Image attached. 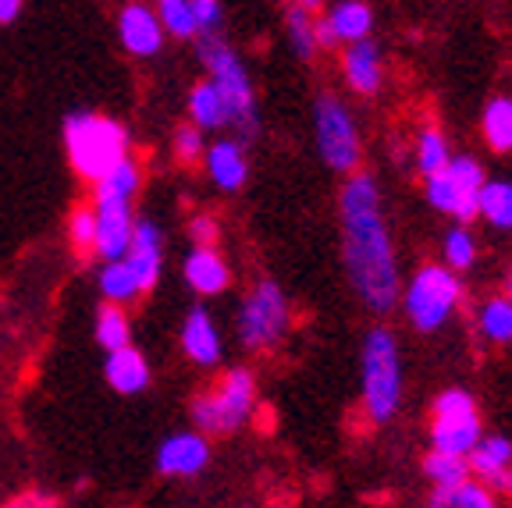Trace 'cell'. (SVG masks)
<instances>
[{
    "instance_id": "obj_1",
    "label": "cell",
    "mask_w": 512,
    "mask_h": 508,
    "mask_svg": "<svg viewBox=\"0 0 512 508\" xmlns=\"http://www.w3.org/2000/svg\"><path fill=\"white\" fill-rule=\"evenodd\" d=\"M338 217H342V260L352 292L374 313L395 310L402 295L399 260H395V242L384 221L381 189L374 175L356 171L345 178Z\"/></svg>"
},
{
    "instance_id": "obj_2",
    "label": "cell",
    "mask_w": 512,
    "mask_h": 508,
    "mask_svg": "<svg viewBox=\"0 0 512 508\" xmlns=\"http://www.w3.org/2000/svg\"><path fill=\"white\" fill-rule=\"evenodd\" d=\"M64 157L72 171L86 185H96L100 178L132 157V132L111 114H100L93 107H75L61 121Z\"/></svg>"
},
{
    "instance_id": "obj_3",
    "label": "cell",
    "mask_w": 512,
    "mask_h": 508,
    "mask_svg": "<svg viewBox=\"0 0 512 508\" xmlns=\"http://www.w3.org/2000/svg\"><path fill=\"white\" fill-rule=\"evenodd\" d=\"M200 64L207 72V82H214L224 107H228V118H232L235 132H239V143L253 139L260 132V107H256V89L253 79H249V68L235 54V47L228 40H221V36L200 40Z\"/></svg>"
},
{
    "instance_id": "obj_4",
    "label": "cell",
    "mask_w": 512,
    "mask_h": 508,
    "mask_svg": "<svg viewBox=\"0 0 512 508\" xmlns=\"http://www.w3.org/2000/svg\"><path fill=\"white\" fill-rule=\"evenodd\" d=\"M256 398H260L256 374L249 366H232V370L217 381L214 391H203V395L192 398V405H189L192 430L203 434L207 441L210 437L235 434V430L246 427V420L256 413Z\"/></svg>"
},
{
    "instance_id": "obj_5",
    "label": "cell",
    "mask_w": 512,
    "mask_h": 508,
    "mask_svg": "<svg viewBox=\"0 0 512 508\" xmlns=\"http://www.w3.org/2000/svg\"><path fill=\"white\" fill-rule=\"evenodd\" d=\"M402 402L399 345L388 327L367 331L363 342V409L374 423H388Z\"/></svg>"
},
{
    "instance_id": "obj_6",
    "label": "cell",
    "mask_w": 512,
    "mask_h": 508,
    "mask_svg": "<svg viewBox=\"0 0 512 508\" xmlns=\"http://www.w3.org/2000/svg\"><path fill=\"white\" fill-rule=\"evenodd\" d=\"M292 310H288V295L278 281L260 278L246 292L239 306V342L249 352H271L274 345L285 342Z\"/></svg>"
},
{
    "instance_id": "obj_7",
    "label": "cell",
    "mask_w": 512,
    "mask_h": 508,
    "mask_svg": "<svg viewBox=\"0 0 512 508\" xmlns=\"http://www.w3.org/2000/svg\"><path fill=\"white\" fill-rule=\"evenodd\" d=\"M459 299H463V281L445 263H427L416 270V278L406 288V317L420 334H434L445 327Z\"/></svg>"
},
{
    "instance_id": "obj_8",
    "label": "cell",
    "mask_w": 512,
    "mask_h": 508,
    "mask_svg": "<svg viewBox=\"0 0 512 508\" xmlns=\"http://www.w3.org/2000/svg\"><path fill=\"white\" fill-rule=\"evenodd\" d=\"M313 139H317L320 160L331 171L342 175H356L360 167V128L352 121L349 107L338 100L335 93H320L313 100Z\"/></svg>"
},
{
    "instance_id": "obj_9",
    "label": "cell",
    "mask_w": 512,
    "mask_h": 508,
    "mask_svg": "<svg viewBox=\"0 0 512 508\" xmlns=\"http://www.w3.org/2000/svg\"><path fill=\"white\" fill-rule=\"evenodd\" d=\"M480 413L470 391L448 388L434 398V423H431V452L466 459L480 445Z\"/></svg>"
},
{
    "instance_id": "obj_10",
    "label": "cell",
    "mask_w": 512,
    "mask_h": 508,
    "mask_svg": "<svg viewBox=\"0 0 512 508\" xmlns=\"http://www.w3.org/2000/svg\"><path fill=\"white\" fill-rule=\"evenodd\" d=\"M484 167L473 157H452L445 171H438L434 178H427V199L431 207L441 214H452L459 221H473L477 217V199L484 189Z\"/></svg>"
},
{
    "instance_id": "obj_11",
    "label": "cell",
    "mask_w": 512,
    "mask_h": 508,
    "mask_svg": "<svg viewBox=\"0 0 512 508\" xmlns=\"http://www.w3.org/2000/svg\"><path fill=\"white\" fill-rule=\"evenodd\" d=\"M114 32H118V43L128 57H139V61H150L164 50V29H160V18L153 11V4L143 0H132V4H121L118 15H114Z\"/></svg>"
},
{
    "instance_id": "obj_12",
    "label": "cell",
    "mask_w": 512,
    "mask_h": 508,
    "mask_svg": "<svg viewBox=\"0 0 512 508\" xmlns=\"http://www.w3.org/2000/svg\"><path fill=\"white\" fill-rule=\"evenodd\" d=\"M96 221V242L93 256H100V263L125 260L128 242H132V228H136V210L132 203L121 199H89Z\"/></svg>"
},
{
    "instance_id": "obj_13",
    "label": "cell",
    "mask_w": 512,
    "mask_h": 508,
    "mask_svg": "<svg viewBox=\"0 0 512 508\" xmlns=\"http://www.w3.org/2000/svg\"><path fill=\"white\" fill-rule=\"evenodd\" d=\"M153 462H157L160 477H200L203 469L210 466V441L203 434H196V430H178V434H168L160 441Z\"/></svg>"
},
{
    "instance_id": "obj_14",
    "label": "cell",
    "mask_w": 512,
    "mask_h": 508,
    "mask_svg": "<svg viewBox=\"0 0 512 508\" xmlns=\"http://www.w3.org/2000/svg\"><path fill=\"white\" fill-rule=\"evenodd\" d=\"M317 47H352V43L370 40L374 29V11L363 0H342L335 8H328L317 18Z\"/></svg>"
},
{
    "instance_id": "obj_15",
    "label": "cell",
    "mask_w": 512,
    "mask_h": 508,
    "mask_svg": "<svg viewBox=\"0 0 512 508\" xmlns=\"http://www.w3.org/2000/svg\"><path fill=\"white\" fill-rule=\"evenodd\" d=\"M128 270L136 274L143 295H150L157 288L160 274H164V231L150 217H136V228H132V242H128L125 253Z\"/></svg>"
},
{
    "instance_id": "obj_16",
    "label": "cell",
    "mask_w": 512,
    "mask_h": 508,
    "mask_svg": "<svg viewBox=\"0 0 512 508\" xmlns=\"http://www.w3.org/2000/svg\"><path fill=\"white\" fill-rule=\"evenodd\" d=\"M178 345H182L185 359L203 370L221 363L224 356V342H221V327H217L214 313L207 306H192L182 317V327H178Z\"/></svg>"
},
{
    "instance_id": "obj_17",
    "label": "cell",
    "mask_w": 512,
    "mask_h": 508,
    "mask_svg": "<svg viewBox=\"0 0 512 508\" xmlns=\"http://www.w3.org/2000/svg\"><path fill=\"white\" fill-rule=\"evenodd\" d=\"M203 167H207V178L221 192H239L249 182V157L246 143L239 139H214L203 153Z\"/></svg>"
},
{
    "instance_id": "obj_18",
    "label": "cell",
    "mask_w": 512,
    "mask_h": 508,
    "mask_svg": "<svg viewBox=\"0 0 512 508\" xmlns=\"http://www.w3.org/2000/svg\"><path fill=\"white\" fill-rule=\"evenodd\" d=\"M182 278L200 299H214L232 285V267L217 249H189L182 260Z\"/></svg>"
},
{
    "instance_id": "obj_19",
    "label": "cell",
    "mask_w": 512,
    "mask_h": 508,
    "mask_svg": "<svg viewBox=\"0 0 512 508\" xmlns=\"http://www.w3.org/2000/svg\"><path fill=\"white\" fill-rule=\"evenodd\" d=\"M104 377H107V384H111V391L132 398V395H143V391L150 388L153 370H150V359H146L136 345H128V349L107 352Z\"/></svg>"
},
{
    "instance_id": "obj_20",
    "label": "cell",
    "mask_w": 512,
    "mask_h": 508,
    "mask_svg": "<svg viewBox=\"0 0 512 508\" xmlns=\"http://www.w3.org/2000/svg\"><path fill=\"white\" fill-rule=\"evenodd\" d=\"M342 72L349 89L363 96H374L384 82V68H381V50H377L374 40L352 43V47L342 50Z\"/></svg>"
},
{
    "instance_id": "obj_21",
    "label": "cell",
    "mask_w": 512,
    "mask_h": 508,
    "mask_svg": "<svg viewBox=\"0 0 512 508\" xmlns=\"http://www.w3.org/2000/svg\"><path fill=\"white\" fill-rule=\"evenodd\" d=\"M466 466H470V473H477V477L484 480V487L488 484L505 487V480H509V473H512V441L502 434L480 437V445L466 455Z\"/></svg>"
},
{
    "instance_id": "obj_22",
    "label": "cell",
    "mask_w": 512,
    "mask_h": 508,
    "mask_svg": "<svg viewBox=\"0 0 512 508\" xmlns=\"http://www.w3.org/2000/svg\"><path fill=\"white\" fill-rule=\"evenodd\" d=\"M185 111H189V125L200 128L203 135L232 128V118H228V107H224L221 93H217L214 82H207V79H200L189 89V96H185Z\"/></svg>"
},
{
    "instance_id": "obj_23",
    "label": "cell",
    "mask_w": 512,
    "mask_h": 508,
    "mask_svg": "<svg viewBox=\"0 0 512 508\" xmlns=\"http://www.w3.org/2000/svg\"><path fill=\"white\" fill-rule=\"evenodd\" d=\"M317 11L320 4L317 0H296V4H285V36H288V47L299 61H313L317 57Z\"/></svg>"
},
{
    "instance_id": "obj_24",
    "label": "cell",
    "mask_w": 512,
    "mask_h": 508,
    "mask_svg": "<svg viewBox=\"0 0 512 508\" xmlns=\"http://www.w3.org/2000/svg\"><path fill=\"white\" fill-rule=\"evenodd\" d=\"M96 288H100V299H104L107 306H121V310H128V306H136V302L143 299V288H139L136 274L128 270L125 260L100 263V270H96Z\"/></svg>"
},
{
    "instance_id": "obj_25",
    "label": "cell",
    "mask_w": 512,
    "mask_h": 508,
    "mask_svg": "<svg viewBox=\"0 0 512 508\" xmlns=\"http://www.w3.org/2000/svg\"><path fill=\"white\" fill-rule=\"evenodd\" d=\"M143 164L136 157L121 160L118 167H111L100 182L93 185V199H121V203H136V196L143 192Z\"/></svg>"
},
{
    "instance_id": "obj_26",
    "label": "cell",
    "mask_w": 512,
    "mask_h": 508,
    "mask_svg": "<svg viewBox=\"0 0 512 508\" xmlns=\"http://www.w3.org/2000/svg\"><path fill=\"white\" fill-rule=\"evenodd\" d=\"M93 338L104 352H118L132 345V317L121 306H100L93 317Z\"/></svg>"
},
{
    "instance_id": "obj_27",
    "label": "cell",
    "mask_w": 512,
    "mask_h": 508,
    "mask_svg": "<svg viewBox=\"0 0 512 508\" xmlns=\"http://www.w3.org/2000/svg\"><path fill=\"white\" fill-rule=\"evenodd\" d=\"M484 139L495 153H512V96H495L484 107Z\"/></svg>"
},
{
    "instance_id": "obj_28",
    "label": "cell",
    "mask_w": 512,
    "mask_h": 508,
    "mask_svg": "<svg viewBox=\"0 0 512 508\" xmlns=\"http://www.w3.org/2000/svg\"><path fill=\"white\" fill-rule=\"evenodd\" d=\"M477 214L495 224V228L512 231V182H505V178L484 182L477 199Z\"/></svg>"
},
{
    "instance_id": "obj_29",
    "label": "cell",
    "mask_w": 512,
    "mask_h": 508,
    "mask_svg": "<svg viewBox=\"0 0 512 508\" xmlns=\"http://www.w3.org/2000/svg\"><path fill=\"white\" fill-rule=\"evenodd\" d=\"M153 11H157L164 36L200 40V25H196V15H192V0H160V4H153Z\"/></svg>"
},
{
    "instance_id": "obj_30",
    "label": "cell",
    "mask_w": 512,
    "mask_h": 508,
    "mask_svg": "<svg viewBox=\"0 0 512 508\" xmlns=\"http://www.w3.org/2000/svg\"><path fill=\"white\" fill-rule=\"evenodd\" d=\"M424 473H427V480L434 484V491H452V487H459V484H466V480H470V466H466V459L441 455V452H427Z\"/></svg>"
},
{
    "instance_id": "obj_31",
    "label": "cell",
    "mask_w": 512,
    "mask_h": 508,
    "mask_svg": "<svg viewBox=\"0 0 512 508\" xmlns=\"http://www.w3.org/2000/svg\"><path fill=\"white\" fill-rule=\"evenodd\" d=\"M431 508H498V505L488 487L477 484V480H466V484L452 487V491H434Z\"/></svg>"
},
{
    "instance_id": "obj_32",
    "label": "cell",
    "mask_w": 512,
    "mask_h": 508,
    "mask_svg": "<svg viewBox=\"0 0 512 508\" xmlns=\"http://www.w3.org/2000/svg\"><path fill=\"white\" fill-rule=\"evenodd\" d=\"M448 160H452V153H448L445 135L434 125H427L424 132H420V143H416V167H420V175L434 178L438 171H445Z\"/></svg>"
},
{
    "instance_id": "obj_33",
    "label": "cell",
    "mask_w": 512,
    "mask_h": 508,
    "mask_svg": "<svg viewBox=\"0 0 512 508\" xmlns=\"http://www.w3.org/2000/svg\"><path fill=\"white\" fill-rule=\"evenodd\" d=\"M480 334L488 342H512V302L509 299H488L480 310Z\"/></svg>"
},
{
    "instance_id": "obj_34",
    "label": "cell",
    "mask_w": 512,
    "mask_h": 508,
    "mask_svg": "<svg viewBox=\"0 0 512 508\" xmlns=\"http://www.w3.org/2000/svg\"><path fill=\"white\" fill-rule=\"evenodd\" d=\"M203 153H207V135L200 128H192L189 121L175 125V132H171V157L182 167H196L203 164Z\"/></svg>"
},
{
    "instance_id": "obj_35",
    "label": "cell",
    "mask_w": 512,
    "mask_h": 508,
    "mask_svg": "<svg viewBox=\"0 0 512 508\" xmlns=\"http://www.w3.org/2000/svg\"><path fill=\"white\" fill-rule=\"evenodd\" d=\"M473 260H477V242H473L470 231L459 224V228H452L445 235V267L452 270V274H463V270L473 267Z\"/></svg>"
},
{
    "instance_id": "obj_36",
    "label": "cell",
    "mask_w": 512,
    "mask_h": 508,
    "mask_svg": "<svg viewBox=\"0 0 512 508\" xmlns=\"http://www.w3.org/2000/svg\"><path fill=\"white\" fill-rule=\"evenodd\" d=\"M68 242L79 256L93 253V242H96V221H93V207L89 203H79V207L68 214Z\"/></svg>"
},
{
    "instance_id": "obj_37",
    "label": "cell",
    "mask_w": 512,
    "mask_h": 508,
    "mask_svg": "<svg viewBox=\"0 0 512 508\" xmlns=\"http://www.w3.org/2000/svg\"><path fill=\"white\" fill-rule=\"evenodd\" d=\"M192 15H196V25H200V40L221 36V25H224L221 0H192Z\"/></svg>"
},
{
    "instance_id": "obj_38",
    "label": "cell",
    "mask_w": 512,
    "mask_h": 508,
    "mask_svg": "<svg viewBox=\"0 0 512 508\" xmlns=\"http://www.w3.org/2000/svg\"><path fill=\"white\" fill-rule=\"evenodd\" d=\"M217 239H221V228H217L214 214H196L189 221V242L192 249H217Z\"/></svg>"
},
{
    "instance_id": "obj_39",
    "label": "cell",
    "mask_w": 512,
    "mask_h": 508,
    "mask_svg": "<svg viewBox=\"0 0 512 508\" xmlns=\"http://www.w3.org/2000/svg\"><path fill=\"white\" fill-rule=\"evenodd\" d=\"M4 508H61V505H57V498H50V494H43V491H22Z\"/></svg>"
},
{
    "instance_id": "obj_40",
    "label": "cell",
    "mask_w": 512,
    "mask_h": 508,
    "mask_svg": "<svg viewBox=\"0 0 512 508\" xmlns=\"http://www.w3.org/2000/svg\"><path fill=\"white\" fill-rule=\"evenodd\" d=\"M22 11H25L22 0H0V29H4V25H15L18 18H22Z\"/></svg>"
},
{
    "instance_id": "obj_41",
    "label": "cell",
    "mask_w": 512,
    "mask_h": 508,
    "mask_svg": "<svg viewBox=\"0 0 512 508\" xmlns=\"http://www.w3.org/2000/svg\"><path fill=\"white\" fill-rule=\"evenodd\" d=\"M505 487H509V494H512V473H509V480H505Z\"/></svg>"
},
{
    "instance_id": "obj_42",
    "label": "cell",
    "mask_w": 512,
    "mask_h": 508,
    "mask_svg": "<svg viewBox=\"0 0 512 508\" xmlns=\"http://www.w3.org/2000/svg\"><path fill=\"white\" fill-rule=\"evenodd\" d=\"M509 302H512V274H509Z\"/></svg>"
}]
</instances>
